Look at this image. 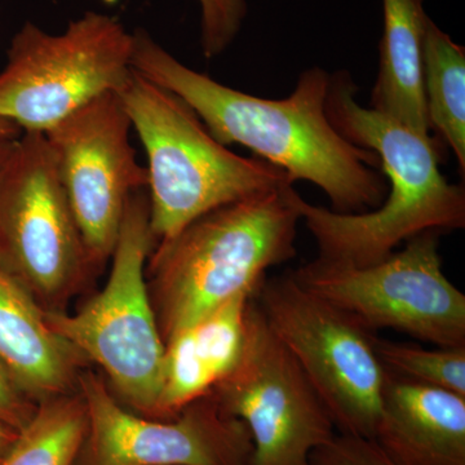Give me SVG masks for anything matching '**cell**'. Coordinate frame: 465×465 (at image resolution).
<instances>
[{"label": "cell", "mask_w": 465, "mask_h": 465, "mask_svg": "<svg viewBox=\"0 0 465 465\" xmlns=\"http://www.w3.org/2000/svg\"><path fill=\"white\" fill-rule=\"evenodd\" d=\"M133 69L188 104L208 133L228 146H244L256 158L281 168L295 183L304 180L326 193L331 210H375L388 193L378 155L335 130L326 114L330 73H302L287 99L253 96L186 66L148 30L133 32Z\"/></svg>", "instance_id": "cell-1"}, {"label": "cell", "mask_w": 465, "mask_h": 465, "mask_svg": "<svg viewBox=\"0 0 465 465\" xmlns=\"http://www.w3.org/2000/svg\"><path fill=\"white\" fill-rule=\"evenodd\" d=\"M357 85L345 70L330 75L326 114L342 137L378 155L388 193L375 210L339 213L293 195L300 222L316 241L318 259L367 266L381 262L407 241L465 226L463 185L440 173L443 146L356 99Z\"/></svg>", "instance_id": "cell-2"}, {"label": "cell", "mask_w": 465, "mask_h": 465, "mask_svg": "<svg viewBox=\"0 0 465 465\" xmlns=\"http://www.w3.org/2000/svg\"><path fill=\"white\" fill-rule=\"evenodd\" d=\"M293 185L226 204L158 243L152 258L164 339L238 295H255L273 266L296 256Z\"/></svg>", "instance_id": "cell-3"}, {"label": "cell", "mask_w": 465, "mask_h": 465, "mask_svg": "<svg viewBox=\"0 0 465 465\" xmlns=\"http://www.w3.org/2000/svg\"><path fill=\"white\" fill-rule=\"evenodd\" d=\"M118 94L148 157L154 242L173 240L217 208L293 185L281 168L217 142L188 104L134 70Z\"/></svg>", "instance_id": "cell-4"}, {"label": "cell", "mask_w": 465, "mask_h": 465, "mask_svg": "<svg viewBox=\"0 0 465 465\" xmlns=\"http://www.w3.org/2000/svg\"><path fill=\"white\" fill-rule=\"evenodd\" d=\"M133 32L88 11L60 34L24 24L0 70V119L21 133L45 134L85 104L118 94L134 74Z\"/></svg>", "instance_id": "cell-5"}, {"label": "cell", "mask_w": 465, "mask_h": 465, "mask_svg": "<svg viewBox=\"0 0 465 465\" xmlns=\"http://www.w3.org/2000/svg\"><path fill=\"white\" fill-rule=\"evenodd\" d=\"M153 244L143 189L128 201L104 290L74 316L45 314L64 341L105 370L128 403L157 415L166 344L146 290L145 262Z\"/></svg>", "instance_id": "cell-6"}, {"label": "cell", "mask_w": 465, "mask_h": 465, "mask_svg": "<svg viewBox=\"0 0 465 465\" xmlns=\"http://www.w3.org/2000/svg\"><path fill=\"white\" fill-rule=\"evenodd\" d=\"M256 304L345 436L374 440L387 370L375 333L302 287L291 272L266 277Z\"/></svg>", "instance_id": "cell-7"}, {"label": "cell", "mask_w": 465, "mask_h": 465, "mask_svg": "<svg viewBox=\"0 0 465 465\" xmlns=\"http://www.w3.org/2000/svg\"><path fill=\"white\" fill-rule=\"evenodd\" d=\"M440 237L423 232L375 264L317 258L291 274L369 332L393 329L439 348L465 347V295L443 272Z\"/></svg>", "instance_id": "cell-8"}, {"label": "cell", "mask_w": 465, "mask_h": 465, "mask_svg": "<svg viewBox=\"0 0 465 465\" xmlns=\"http://www.w3.org/2000/svg\"><path fill=\"white\" fill-rule=\"evenodd\" d=\"M213 390L223 411L249 430L250 465H313V452L338 434L322 400L269 329L255 298L247 312L240 362Z\"/></svg>", "instance_id": "cell-9"}, {"label": "cell", "mask_w": 465, "mask_h": 465, "mask_svg": "<svg viewBox=\"0 0 465 465\" xmlns=\"http://www.w3.org/2000/svg\"><path fill=\"white\" fill-rule=\"evenodd\" d=\"M116 92L101 94L43 134L92 264L112 258L128 201L148 188Z\"/></svg>", "instance_id": "cell-10"}, {"label": "cell", "mask_w": 465, "mask_h": 465, "mask_svg": "<svg viewBox=\"0 0 465 465\" xmlns=\"http://www.w3.org/2000/svg\"><path fill=\"white\" fill-rule=\"evenodd\" d=\"M88 264L45 134H21L0 183V265L30 292L54 298Z\"/></svg>", "instance_id": "cell-11"}, {"label": "cell", "mask_w": 465, "mask_h": 465, "mask_svg": "<svg viewBox=\"0 0 465 465\" xmlns=\"http://www.w3.org/2000/svg\"><path fill=\"white\" fill-rule=\"evenodd\" d=\"M92 465H250L246 424L217 401H195L170 423L125 411L92 375L82 378Z\"/></svg>", "instance_id": "cell-12"}, {"label": "cell", "mask_w": 465, "mask_h": 465, "mask_svg": "<svg viewBox=\"0 0 465 465\" xmlns=\"http://www.w3.org/2000/svg\"><path fill=\"white\" fill-rule=\"evenodd\" d=\"M372 440L396 465H465V397L388 372Z\"/></svg>", "instance_id": "cell-13"}, {"label": "cell", "mask_w": 465, "mask_h": 465, "mask_svg": "<svg viewBox=\"0 0 465 465\" xmlns=\"http://www.w3.org/2000/svg\"><path fill=\"white\" fill-rule=\"evenodd\" d=\"M74 351L52 329L25 284L0 265V360L24 393L47 399L65 390Z\"/></svg>", "instance_id": "cell-14"}, {"label": "cell", "mask_w": 465, "mask_h": 465, "mask_svg": "<svg viewBox=\"0 0 465 465\" xmlns=\"http://www.w3.org/2000/svg\"><path fill=\"white\" fill-rule=\"evenodd\" d=\"M384 32L371 108L433 137L423 94L424 0H382Z\"/></svg>", "instance_id": "cell-15"}, {"label": "cell", "mask_w": 465, "mask_h": 465, "mask_svg": "<svg viewBox=\"0 0 465 465\" xmlns=\"http://www.w3.org/2000/svg\"><path fill=\"white\" fill-rule=\"evenodd\" d=\"M423 94L434 139L448 146L465 173V50L432 20L425 27Z\"/></svg>", "instance_id": "cell-16"}, {"label": "cell", "mask_w": 465, "mask_h": 465, "mask_svg": "<svg viewBox=\"0 0 465 465\" xmlns=\"http://www.w3.org/2000/svg\"><path fill=\"white\" fill-rule=\"evenodd\" d=\"M87 427L84 405L72 400L45 403L18 430L0 465H73Z\"/></svg>", "instance_id": "cell-17"}, {"label": "cell", "mask_w": 465, "mask_h": 465, "mask_svg": "<svg viewBox=\"0 0 465 465\" xmlns=\"http://www.w3.org/2000/svg\"><path fill=\"white\" fill-rule=\"evenodd\" d=\"M376 354L391 374L465 397V347L430 351L374 335Z\"/></svg>", "instance_id": "cell-18"}, {"label": "cell", "mask_w": 465, "mask_h": 465, "mask_svg": "<svg viewBox=\"0 0 465 465\" xmlns=\"http://www.w3.org/2000/svg\"><path fill=\"white\" fill-rule=\"evenodd\" d=\"M201 9V48L211 60L224 54L246 20L247 0H198Z\"/></svg>", "instance_id": "cell-19"}, {"label": "cell", "mask_w": 465, "mask_h": 465, "mask_svg": "<svg viewBox=\"0 0 465 465\" xmlns=\"http://www.w3.org/2000/svg\"><path fill=\"white\" fill-rule=\"evenodd\" d=\"M313 465H396L375 440L336 434L312 455Z\"/></svg>", "instance_id": "cell-20"}, {"label": "cell", "mask_w": 465, "mask_h": 465, "mask_svg": "<svg viewBox=\"0 0 465 465\" xmlns=\"http://www.w3.org/2000/svg\"><path fill=\"white\" fill-rule=\"evenodd\" d=\"M34 412L27 403L26 394L0 360V421L18 432L32 419Z\"/></svg>", "instance_id": "cell-21"}, {"label": "cell", "mask_w": 465, "mask_h": 465, "mask_svg": "<svg viewBox=\"0 0 465 465\" xmlns=\"http://www.w3.org/2000/svg\"><path fill=\"white\" fill-rule=\"evenodd\" d=\"M17 139L0 140V183H2L3 174L5 173L15 148H16Z\"/></svg>", "instance_id": "cell-22"}, {"label": "cell", "mask_w": 465, "mask_h": 465, "mask_svg": "<svg viewBox=\"0 0 465 465\" xmlns=\"http://www.w3.org/2000/svg\"><path fill=\"white\" fill-rule=\"evenodd\" d=\"M17 433V430H15L14 428L0 421V459L5 457V452L11 448L12 443H14L15 439H16Z\"/></svg>", "instance_id": "cell-23"}, {"label": "cell", "mask_w": 465, "mask_h": 465, "mask_svg": "<svg viewBox=\"0 0 465 465\" xmlns=\"http://www.w3.org/2000/svg\"><path fill=\"white\" fill-rule=\"evenodd\" d=\"M20 136V128L16 127L14 124H11V122L0 119V140L17 139V137Z\"/></svg>", "instance_id": "cell-24"}]
</instances>
